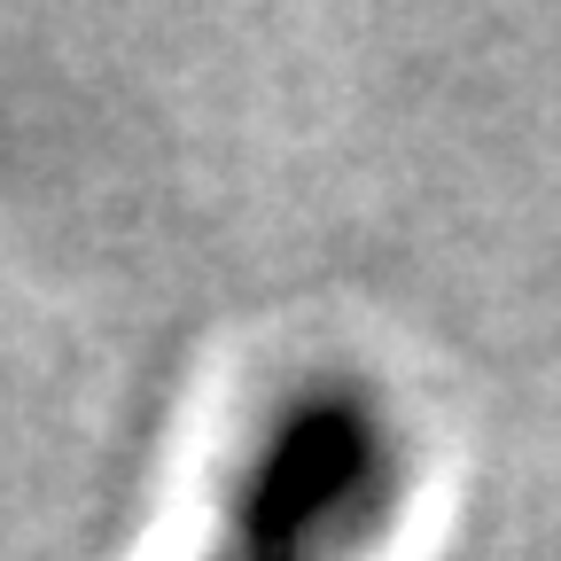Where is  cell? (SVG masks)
Listing matches in <instances>:
<instances>
[{
	"label": "cell",
	"instance_id": "cell-1",
	"mask_svg": "<svg viewBox=\"0 0 561 561\" xmlns=\"http://www.w3.org/2000/svg\"><path fill=\"white\" fill-rule=\"evenodd\" d=\"M398 491V453L367 398L320 390L280 413L242 476L234 530L210 561H343L359 553Z\"/></svg>",
	"mask_w": 561,
	"mask_h": 561
}]
</instances>
